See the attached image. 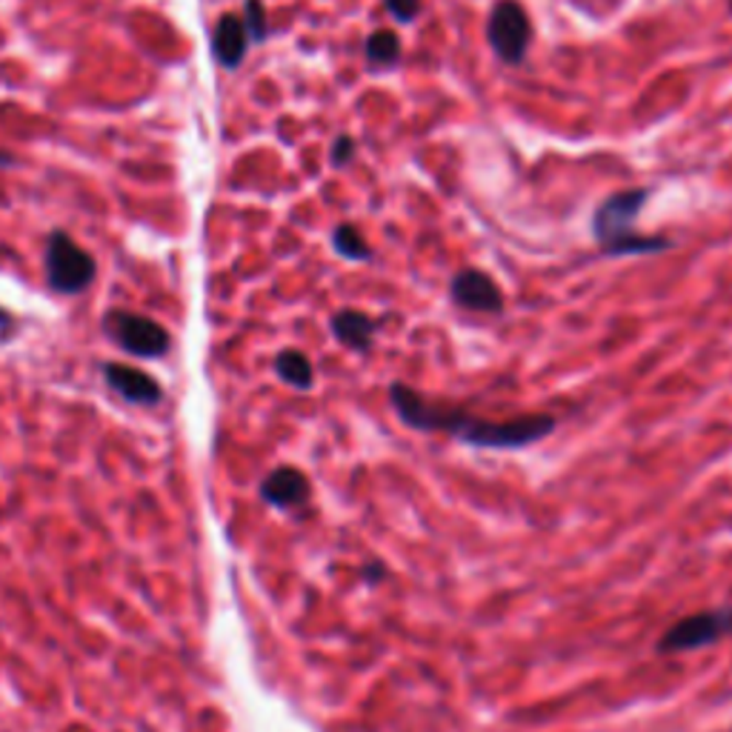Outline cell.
<instances>
[{
    "label": "cell",
    "instance_id": "6da1fadb",
    "mask_svg": "<svg viewBox=\"0 0 732 732\" xmlns=\"http://www.w3.org/2000/svg\"><path fill=\"white\" fill-rule=\"evenodd\" d=\"M392 409L398 413L401 421L409 429L421 432H443L455 441H464L470 447H484V450H521L536 441H544L555 432V418L552 415H518L507 421H489L478 415L466 413L461 406L438 404L432 398H424L421 392L409 390L404 384L390 386Z\"/></svg>",
    "mask_w": 732,
    "mask_h": 732
},
{
    "label": "cell",
    "instance_id": "7a4b0ae2",
    "mask_svg": "<svg viewBox=\"0 0 732 732\" xmlns=\"http://www.w3.org/2000/svg\"><path fill=\"white\" fill-rule=\"evenodd\" d=\"M646 201V189H627L607 198L593 218V233L609 255H644L669 249L667 238H644L635 233V221Z\"/></svg>",
    "mask_w": 732,
    "mask_h": 732
},
{
    "label": "cell",
    "instance_id": "3957f363",
    "mask_svg": "<svg viewBox=\"0 0 732 732\" xmlns=\"http://www.w3.org/2000/svg\"><path fill=\"white\" fill-rule=\"evenodd\" d=\"M732 632V609H712V612H698L684 621L673 623L658 641L661 655L692 653L721 641Z\"/></svg>",
    "mask_w": 732,
    "mask_h": 732
},
{
    "label": "cell",
    "instance_id": "277c9868",
    "mask_svg": "<svg viewBox=\"0 0 732 732\" xmlns=\"http://www.w3.org/2000/svg\"><path fill=\"white\" fill-rule=\"evenodd\" d=\"M46 275L52 290L80 292L92 283L94 261L69 235L52 233L46 244Z\"/></svg>",
    "mask_w": 732,
    "mask_h": 732
},
{
    "label": "cell",
    "instance_id": "5b68a950",
    "mask_svg": "<svg viewBox=\"0 0 732 732\" xmlns=\"http://www.w3.org/2000/svg\"><path fill=\"white\" fill-rule=\"evenodd\" d=\"M486 35H489V46H493L500 60L518 64L532 37L530 18H527L521 3H515V0H498L493 15H489V30H486Z\"/></svg>",
    "mask_w": 732,
    "mask_h": 732
},
{
    "label": "cell",
    "instance_id": "8992f818",
    "mask_svg": "<svg viewBox=\"0 0 732 732\" xmlns=\"http://www.w3.org/2000/svg\"><path fill=\"white\" fill-rule=\"evenodd\" d=\"M106 327L112 329L121 347L129 349V352H138V356H158V352L167 349V333L149 318H140V315L112 312L110 318H106Z\"/></svg>",
    "mask_w": 732,
    "mask_h": 732
},
{
    "label": "cell",
    "instance_id": "52a82bcc",
    "mask_svg": "<svg viewBox=\"0 0 732 732\" xmlns=\"http://www.w3.org/2000/svg\"><path fill=\"white\" fill-rule=\"evenodd\" d=\"M452 301L470 312H500L504 309V295L498 283L478 269H464L452 278Z\"/></svg>",
    "mask_w": 732,
    "mask_h": 732
},
{
    "label": "cell",
    "instance_id": "ba28073f",
    "mask_svg": "<svg viewBox=\"0 0 732 732\" xmlns=\"http://www.w3.org/2000/svg\"><path fill=\"white\" fill-rule=\"evenodd\" d=\"M249 46V35L247 26H244V18L238 15H224L212 32V52H215V58H218L221 66L226 69H235L240 66L244 55H247Z\"/></svg>",
    "mask_w": 732,
    "mask_h": 732
},
{
    "label": "cell",
    "instance_id": "9c48e42d",
    "mask_svg": "<svg viewBox=\"0 0 732 732\" xmlns=\"http://www.w3.org/2000/svg\"><path fill=\"white\" fill-rule=\"evenodd\" d=\"M261 493L269 504H275L281 509H292L304 504L306 495H309V484H306V478L297 470L281 466V470H275L263 481Z\"/></svg>",
    "mask_w": 732,
    "mask_h": 732
},
{
    "label": "cell",
    "instance_id": "30bf717a",
    "mask_svg": "<svg viewBox=\"0 0 732 732\" xmlns=\"http://www.w3.org/2000/svg\"><path fill=\"white\" fill-rule=\"evenodd\" d=\"M333 333L344 347L356 349V352H367L375 338V320L370 315L356 309H344L333 318Z\"/></svg>",
    "mask_w": 732,
    "mask_h": 732
},
{
    "label": "cell",
    "instance_id": "8fae6325",
    "mask_svg": "<svg viewBox=\"0 0 732 732\" xmlns=\"http://www.w3.org/2000/svg\"><path fill=\"white\" fill-rule=\"evenodd\" d=\"M278 375L286 381V384L297 386V390H309L312 386V363L306 361L301 352L290 349V352H281L275 361Z\"/></svg>",
    "mask_w": 732,
    "mask_h": 732
},
{
    "label": "cell",
    "instance_id": "7c38bea8",
    "mask_svg": "<svg viewBox=\"0 0 732 732\" xmlns=\"http://www.w3.org/2000/svg\"><path fill=\"white\" fill-rule=\"evenodd\" d=\"M367 58L378 66H392L401 58V44L395 32L390 30H378L372 32L370 41H367Z\"/></svg>",
    "mask_w": 732,
    "mask_h": 732
},
{
    "label": "cell",
    "instance_id": "4fadbf2b",
    "mask_svg": "<svg viewBox=\"0 0 732 732\" xmlns=\"http://www.w3.org/2000/svg\"><path fill=\"white\" fill-rule=\"evenodd\" d=\"M112 384H115L117 390H124L129 398L138 401L158 398V386L149 384V381H146L144 375H138V372L124 370V367H115V370H112Z\"/></svg>",
    "mask_w": 732,
    "mask_h": 732
},
{
    "label": "cell",
    "instance_id": "5bb4252c",
    "mask_svg": "<svg viewBox=\"0 0 732 732\" xmlns=\"http://www.w3.org/2000/svg\"><path fill=\"white\" fill-rule=\"evenodd\" d=\"M333 244L349 261H370V247H367V240H363V235L358 233L356 226H338L333 235Z\"/></svg>",
    "mask_w": 732,
    "mask_h": 732
},
{
    "label": "cell",
    "instance_id": "9a60e30c",
    "mask_svg": "<svg viewBox=\"0 0 732 732\" xmlns=\"http://www.w3.org/2000/svg\"><path fill=\"white\" fill-rule=\"evenodd\" d=\"M244 26L252 41L267 37V12H263L261 0H247V12H244Z\"/></svg>",
    "mask_w": 732,
    "mask_h": 732
},
{
    "label": "cell",
    "instance_id": "2e32d148",
    "mask_svg": "<svg viewBox=\"0 0 732 732\" xmlns=\"http://www.w3.org/2000/svg\"><path fill=\"white\" fill-rule=\"evenodd\" d=\"M386 9H390L395 21L409 23L421 12V0H386Z\"/></svg>",
    "mask_w": 732,
    "mask_h": 732
},
{
    "label": "cell",
    "instance_id": "e0dca14e",
    "mask_svg": "<svg viewBox=\"0 0 732 732\" xmlns=\"http://www.w3.org/2000/svg\"><path fill=\"white\" fill-rule=\"evenodd\" d=\"M352 149H356V144L349 138H338V144L333 146V160L335 164H347L349 155H352Z\"/></svg>",
    "mask_w": 732,
    "mask_h": 732
},
{
    "label": "cell",
    "instance_id": "ac0fdd59",
    "mask_svg": "<svg viewBox=\"0 0 732 732\" xmlns=\"http://www.w3.org/2000/svg\"><path fill=\"white\" fill-rule=\"evenodd\" d=\"M381 575H384V570H381V566H370V570H367V578H370V581L381 578Z\"/></svg>",
    "mask_w": 732,
    "mask_h": 732
}]
</instances>
